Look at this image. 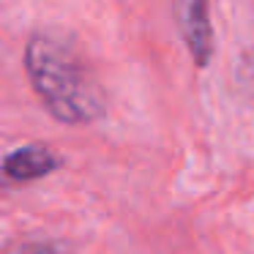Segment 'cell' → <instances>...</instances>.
I'll use <instances>...</instances> for the list:
<instances>
[{
	"instance_id": "7a4b0ae2",
	"label": "cell",
	"mask_w": 254,
	"mask_h": 254,
	"mask_svg": "<svg viewBox=\"0 0 254 254\" xmlns=\"http://www.w3.org/2000/svg\"><path fill=\"white\" fill-rule=\"evenodd\" d=\"M178 19L181 33L191 58L205 66L210 58V19H208V0H178Z\"/></svg>"
},
{
	"instance_id": "3957f363",
	"label": "cell",
	"mask_w": 254,
	"mask_h": 254,
	"mask_svg": "<svg viewBox=\"0 0 254 254\" xmlns=\"http://www.w3.org/2000/svg\"><path fill=\"white\" fill-rule=\"evenodd\" d=\"M58 164H61V156L52 148H47V145H22L3 159V175L17 183H25L50 175L52 170H58Z\"/></svg>"
},
{
	"instance_id": "277c9868",
	"label": "cell",
	"mask_w": 254,
	"mask_h": 254,
	"mask_svg": "<svg viewBox=\"0 0 254 254\" xmlns=\"http://www.w3.org/2000/svg\"><path fill=\"white\" fill-rule=\"evenodd\" d=\"M8 254H58V249L52 246V243H39V241H33V243H22V246L11 249Z\"/></svg>"
},
{
	"instance_id": "6da1fadb",
	"label": "cell",
	"mask_w": 254,
	"mask_h": 254,
	"mask_svg": "<svg viewBox=\"0 0 254 254\" xmlns=\"http://www.w3.org/2000/svg\"><path fill=\"white\" fill-rule=\"evenodd\" d=\"M30 85L52 118L82 126L104 112V93L79 52L55 33H36L25 47Z\"/></svg>"
}]
</instances>
